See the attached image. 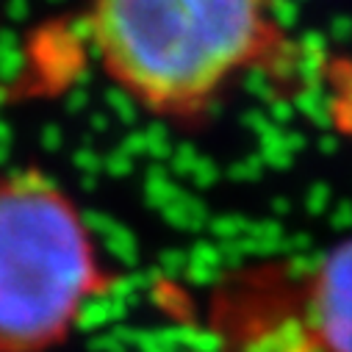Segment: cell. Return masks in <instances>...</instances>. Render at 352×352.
<instances>
[{
  "label": "cell",
  "mask_w": 352,
  "mask_h": 352,
  "mask_svg": "<svg viewBox=\"0 0 352 352\" xmlns=\"http://www.w3.org/2000/svg\"><path fill=\"white\" fill-rule=\"evenodd\" d=\"M308 322L330 352H352V241L327 250L302 275Z\"/></svg>",
  "instance_id": "3"
},
{
  "label": "cell",
  "mask_w": 352,
  "mask_h": 352,
  "mask_svg": "<svg viewBox=\"0 0 352 352\" xmlns=\"http://www.w3.org/2000/svg\"><path fill=\"white\" fill-rule=\"evenodd\" d=\"M92 39L111 80L153 114H203L280 45L275 0H95Z\"/></svg>",
  "instance_id": "1"
},
{
  "label": "cell",
  "mask_w": 352,
  "mask_h": 352,
  "mask_svg": "<svg viewBox=\"0 0 352 352\" xmlns=\"http://www.w3.org/2000/svg\"><path fill=\"white\" fill-rule=\"evenodd\" d=\"M106 286L75 203L39 172L0 178V352H47Z\"/></svg>",
  "instance_id": "2"
}]
</instances>
